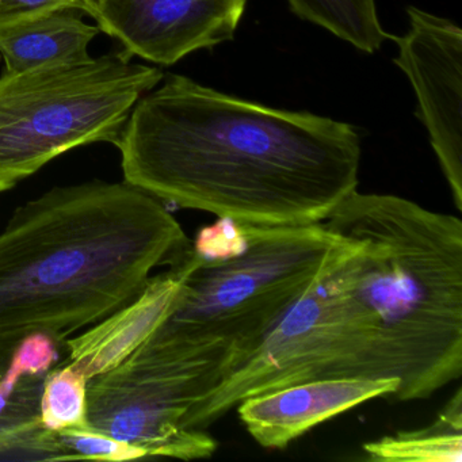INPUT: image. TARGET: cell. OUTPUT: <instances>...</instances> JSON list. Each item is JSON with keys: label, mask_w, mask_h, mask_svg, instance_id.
<instances>
[{"label": "cell", "mask_w": 462, "mask_h": 462, "mask_svg": "<svg viewBox=\"0 0 462 462\" xmlns=\"http://www.w3.org/2000/svg\"><path fill=\"white\" fill-rule=\"evenodd\" d=\"M374 462H459L462 459V391L457 389L435 420L364 445Z\"/></svg>", "instance_id": "13"}, {"label": "cell", "mask_w": 462, "mask_h": 462, "mask_svg": "<svg viewBox=\"0 0 462 462\" xmlns=\"http://www.w3.org/2000/svg\"><path fill=\"white\" fill-rule=\"evenodd\" d=\"M359 250L348 289L369 324L351 377L396 378L399 402L427 399L462 373V221L388 194L351 193L324 221Z\"/></svg>", "instance_id": "3"}, {"label": "cell", "mask_w": 462, "mask_h": 462, "mask_svg": "<svg viewBox=\"0 0 462 462\" xmlns=\"http://www.w3.org/2000/svg\"><path fill=\"white\" fill-rule=\"evenodd\" d=\"M58 461L64 459H101V461H128L142 458L139 448L121 442L88 424L56 432Z\"/></svg>", "instance_id": "16"}, {"label": "cell", "mask_w": 462, "mask_h": 462, "mask_svg": "<svg viewBox=\"0 0 462 462\" xmlns=\"http://www.w3.org/2000/svg\"><path fill=\"white\" fill-rule=\"evenodd\" d=\"M397 388L396 378H315L248 397L237 412L259 445L282 450L318 424L369 400L392 397Z\"/></svg>", "instance_id": "10"}, {"label": "cell", "mask_w": 462, "mask_h": 462, "mask_svg": "<svg viewBox=\"0 0 462 462\" xmlns=\"http://www.w3.org/2000/svg\"><path fill=\"white\" fill-rule=\"evenodd\" d=\"M124 52L56 61L0 77V193L53 159L116 144L134 105L163 80Z\"/></svg>", "instance_id": "5"}, {"label": "cell", "mask_w": 462, "mask_h": 462, "mask_svg": "<svg viewBox=\"0 0 462 462\" xmlns=\"http://www.w3.org/2000/svg\"><path fill=\"white\" fill-rule=\"evenodd\" d=\"M78 12L59 10L0 34V55L6 72L88 58L91 42L102 32L98 26L86 23Z\"/></svg>", "instance_id": "12"}, {"label": "cell", "mask_w": 462, "mask_h": 462, "mask_svg": "<svg viewBox=\"0 0 462 462\" xmlns=\"http://www.w3.org/2000/svg\"><path fill=\"white\" fill-rule=\"evenodd\" d=\"M88 378L71 364L56 366L45 380L40 402L44 429L59 432L88 426Z\"/></svg>", "instance_id": "15"}, {"label": "cell", "mask_w": 462, "mask_h": 462, "mask_svg": "<svg viewBox=\"0 0 462 462\" xmlns=\"http://www.w3.org/2000/svg\"><path fill=\"white\" fill-rule=\"evenodd\" d=\"M226 356H193L145 340L117 366L88 381L93 429L139 448L144 457L209 458L217 440L183 429L188 411L221 378Z\"/></svg>", "instance_id": "7"}, {"label": "cell", "mask_w": 462, "mask_h": 462, "mask_svg": "<svg viewBox=\"0 0 462 462\" xmlns=\"http://www.w3.org/2000/svg\"><path fill=\"white\" fill-rule=\"evenodd\" d=\"M410 31L392 37L394 59L412 83L419 118L429 131L440 169L462 210V32L446 18L410 7Z\"/></svg>", "instance_id": "8"}, {"label": "cell", "mask_w": 462, "mask_h": 462, "mask_svg": "<svg viewBox=\"0 0 462 462\" xmlns=\"http://www.w3.org/2000/svg\"><path fill=\"white\" fill-rule=\"evenodd\" d=\"M350 258L316 281L255 340L226 353L220 381L188 411L183 429H208L243 400L264 392L353 375L370 331L348 289L345 264Z\"/></svg>", "instance_id": "6"}, {"label": "cell", "mask_w": 462, "mask_h": 462, "mask_svg": "<svg viewBox=\"0 0 462 462\" xmlns=\"http://www.w3.org/2000/svg\"><path fill=\"white\" fill-rule=\"evenodd\" d=\"M247 245L226 261L199 258L177 307L148 339L183 353L223 356L263 334L359 243L308 226L245 224Z\"/></svg>", "instance_id": "4"}, {"label": "cell", "mask_w": 462, "mask_h": 462, "mask_svg": "<svg viewBox=\"0 0 462 462\" xmlns=\"http://www.w3.org/2000/svg\"><path fill=\"white\" fill-rule=\"evenodd\" d=\"M79 0H0V34L59 10H77Z\"/></svg>", "instance_id": "18"}, {"label": "cell", "mask_w": 462, "mask_h": 462, "mask_svg": "<svg viewBox=\"0 0 462 462\" xmlns=\"http://www.w3.org/2000/svg\"><path fill=\"white\" fill-rule=\"evenodd\" d=\"M115 145L129 185L239 223H324L358 185L353 126L262 106L180 75L139 99Z\"/></svg>", "instance_id": "1"}, {"label": "cell", "mask_w": 462, "mask_h": 462, "mask_svg": "<svg viewBox=\"0 0 462 462\" xmlns=\"http://www.w3.org/2000/svg\"><path fill=\"white\" fill-rule=\"evenodd\" d=\"M199 258L191 250L166 272L151 277L131 301L64 342L67 364L88 381L125 361L171 315L183 283Z\"/></svg>", "instance_id": "11"}, {"label": "cell", "mask_w": 462, "mask_h": 462, "mask_svg": "<svg viewBox=\"0 0 462 462\" xmlns=\"http://www.w3.org/2000/svg\"><path fill=\"white\" fill-rule=\"evenodd\" d=\"M302 20L331 32L362 52L374 53L391 39L381 28L375 0H289Z\"/></svg>", "instance_id": "14"}, {"label": "cell", "mask_w": 462, "mask_h": 462, "mask_svg": "<svg viewBox=\"0 0 462 462\" xmlns=\"http://www.w3.org/2000/svg\"><path fill=\"white\" fill-rule=\"evenodd\" d=\"M191 245L196 255L204 262L226 261L245 250L247 236L239 221L218 217L212 226L199 229Z\"/></svg>", "instance_id": "17"}, {"label": "cell", "mask_w": 462, "mask_h": 462, "mask_svg": "<svg viewBox=\"0 0 462 462\" xmlns=\"http://www.w3.org/2000/svg\"><path fill=\"white\" fill-rule=\"evenodd\" d=\"M247 0H79L101 32L128 55L172 66L234 39Z\"/></svg>", "instance_id": "9"}, {"label": "cell", "mask_w": 462, "mask_h": 462, "mask_svg": "<svg viewBox=\"0 0 462 462\" xmlns=\"http://www.w3.org/2000/svg\"><path fill=\"white\" fill-rule=\"evenodd\" d=\"M190 250L161 199L125 180L53 188L17 208L0 231V383L26 337L64 345Z\"/></svg>", "instance_id": "2"}]
</instances>
